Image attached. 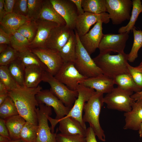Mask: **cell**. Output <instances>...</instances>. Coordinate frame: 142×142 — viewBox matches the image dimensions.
I'll use <instances>...</instances> for the list:
<instances>
[{"mask_svg":"<svg viewBox=\"0 0 142 142\" xmlns=\"http://www.w3.org/2000/svg\"><path fill=\"white\" fill-rule=\"evenodd\" d=\"M42 90L39 85L31 88L20 86L8 92V96L14 102L19 114L26 121L36 126L38 125L36 107L39 104L36 96Z\"/></svg>","mask_w":142,"mask_h":142,"instance_id":"1","label":"cell"},{"mask_svg":"<svg viewBox=\"0 0 142 142\" xmlns=\"http://www.w3.org/2000/svg\"><path fill=\"white\" fill-rule=\"evenodd\" d=\"M128 58V54L124 52L115 55L99 53L93 59L103 74L114 79L120 75L129 73Z\"/></svg>","mask_w":142,"mask_h":142,"instance_id":"2","label":"cell"},{"mask_svg":"<svg viewBox=\"0 0 142 142\" xmlns=\"http://www.w3.org/2000/svg\"><path fill=\"white\" fill-rule=\"evenodd\" d=\"M103 94L96 92L85 103L83 116L84 122L89 123L90 127L100 140L105 141L104 131L100 125L99 117L102 107L104 104Z\"/></svg>","mask_w":142,"mask_h":142,"instance_id":"3","label":"cell"},{"mask_svg":"<svg viewBox=\"0 0 142 142\" xmlns=\"http://www.w3.org/2000/svg\"><path fill=\"white\" fill-rule=\"evenodd\" d=\"M75 31L77 37L76 58L74 62L75 67L81 74L87 78L103 74L101 70L82 45L77 32Z\"/></svg>","mask_w":142,"mask_h":142,"instance_id":"4","label":"cell"},{"mask_svg":"<svg viewBox=\"0 0 142 142\" xmlns=\"http://www.w3.org/2000/svg\"><path fill=\"white\" fill-rule=\"evenodd\" d=\"M36 98L39 104H44L52 107L55 113V119L49 116L48 120L51 125V130L54 133V128L58 121L67 115L71 109L65 106L50 90H42L36 95Z\"/></svg>","mask_w":142,"mask_h":142,"instance_id":"5","label":"cell"},{"mask_svg":"<svg viewBox=\"0 0 142 142\" xmlns=\"http://www.w3.org/2000/svg\"><path fill=\"white\" fill-rule=\"evenodd\" d=\"M133 93V92L118 87L114 88L104 97L103 102L109 109L128 112L131 110L132 104L135 101L131 97Z\"/></svg>","mask_w":142,"mask_h":142,"instance_id":"6","label":"cell"},{"mask_svg":"<svg viewBox=\"0 0 142 142\" xmlns=\"http://www.w3.org/2000/svg\"><path fill=\"white\" fill-rule=\"evenodd\" d=\"M42 81L48 83L50 91L65 106L71 109L72 108L78 96L77 90L70 89L47 71L44 74Z\"/></svg>","mask_w":142,"mask_h":142,"instance_id":"7","label":"cell"},{"mask_svg":"<svg viewBox=\"0 0 142 142\" xmlns=\"http://www.w3.org/2000/svg\"><path fill=\"white\" fill-rule=\"evenodd\" d=\"M107 12L114 25H119L129 20L132 7L131 0H105Z\"/></svg>","mask_w":142,"mask_h":142,"instance_id":"8","label":"cell"},{"mask_svg":"<svg viewBox=\"0 0 142 142\" xmlns=\"http://www.w3.org/2000/svg\"><path fill=\"white\" fill-rule=\"evenodd\" d=\"M36 110L38 122L36 142H56L57 132L52 133L49 126L48 117L52 114L50 107L39 104Z\"/></svg>","mask_w":142,"mask_h":142,"instance_id":"9","label":"cell"},{"mask_svg":"<svg viewBox=\"0 0 142 142\" xmlns=\"http://www.w3.org/2000/svg\"><path fill=\"white\" fill-rule=\"evenodd\" d=\"M54 76L58 80L73 90H77L81 82L87 78L79 72L74 63L72 62L64 63Z\"/></svg>","mask_w":142,"mask_h":142,"instance_id":"10","label":"cell"},{"mask_svg":"<svg viewBox=\"0 0 142 142\" xmlns=\"http://www.w3.org/2000/svg\"><path fill=\"white\" fill-rule=\"evenodd\" d=\"M77 90L78 92V97L68 114L65 116L70 117L75 119L86 130L85 123L83 119V112L85 103L94 94L95 91L81 84L78 85Z\"/></svg>","mask_w":142,"mask_h":142,"instance_id":"11","label":"cell"},{"mask_svg":"<svg viewBox=\"0 0 142 142\" xmlns=\"http://www.w3.org/2000/svg\"><path fill=\"white\" fill-rule=\"evenodd\" d=\"M129 33H123L119 34H104L98 48L100 53L111 52L122 53L129 38Z\"/></svg>","mask_w":142,"mask_h":142,"instance_id":"12","label":"cell"},{"mask_svg":"<svg viewBox=\"0 0 142 142\" xmlns=\"http://www.w3.org/2000/svg\"><path fill=\"white\" fill-rule=\"evenodd\" d=\"M31 49L46 66L48 72L54 76L64 63L59 52L46 48Z\"/></svg>","mask_w":142,"mask_h":142,"instance_id":"13","label":"cell"},{"mask_svg":"<svg viewBox=\"0 0 142 142\" xmlns=\"http://www.w3.org/2000/svg\"><path fill=\"white\" fill-rule=\"evenodd\" d=\"M53 7L65 20L66 25L75 30L78 16L77 9L71 0H50Z\"/></svg>","mask_w":142,"mask_h":142,"instance_id":"14","label":"cell"},{"mask_svg":"<svg viewBox=\"0 0 142 142\" xmlns=\"http://www.w3.org/2000/svg\"><path fill=\"white\" fill-rule=\"evenodd\" d=\"M110 19L109 14L106 12L95 14L85 12L78 16L75 30L80 37L87 33L91 27L97 22L100 21L103 23L107 24L109 22Z\"/></svg>","mask_w":142,"mask_h":142,"instance_id":"15","label":"cell"},{"mask_svg":"<svg viewBox=\"0 0 142 142\" xmlns=\"http://www.w3.org/2000/svg\"><path fill=\"white\" fill-rule=\"evenodd\" d=\"M72 30L66 25L55 27L50 32L45 48L59 52L69 39Z\"/></svg>","mask_w":142,"mask_h":142,"instance_id":"16","label":"cell"},{"mask_svg":"<svg viewBox=\"0 0 142 142\" xmlns=\"http://www.w3.org/2000/svg\"><path fill=\"white\" fill-rule=\"evenodd\" d=\"M103 23L100 21L97 22L87 33L79 37L82 44L90 55L98 48L104 35L102 31Z\"/></svg>","mask_w":142,"mask_h":142,"instance_id":"17","label":"cell"},{"mask_svg":"<svg viewBox=\"0 0 142 142\" xmlns=\"http://www.w3.org/2000/svg\"><path fill=\"white\" fill-rule=\"evenodd\" d=\"M37 31L35 37L30 43V49L45 48L46 42L51 30L57 27L56 23L38 19L36 21Z\"/></svg>","mask_w":142,"mask_h":142,"instance_id":"18","label":"cell"},{"mask_svg":"<svg viewBox=\"0 0 142 142\" xmlns=\"http://www.w3.org/2000/svg\"><path fill=\"white\" fill-rule=\"evenodd\" d=\"M80 84L103 94L111 92L114 88L115 84L113 79L103 74L97 77L85 79Z\"/></svg>","mask_w":142,"mask_h":142,"instance_id":"19","label":"cell"},{"mask_svg":"<svg viewBox=\"0 0 142 142\" xmlns=\"http://www.w3.org/2000/svg\"><path fill=\"white\" fill-rule=\"evenodd\" d=\"M131 108L130 111L124 113L125 123L123 128L137 130L142 122V99L134 102Z\"/></svg>","mask_w":142,"mask_h":142,"instance_id":"20","label":"cell"},{"mask_svg":"<svg viewBox=\"0 0 142 142\" xmlns=\"http://www.w3.org/2000/svg\"><path fill=\"white\" fill-rule=\"evenodd\" d=\"M58 129L60 133L67 135H80L85 137L86 130L75 119L70 117L64 116L58 120Z\"/></svg>","mask_w":142,"mask_h":142,"instance_id":"21","label":"cell"},{"mask_svg":"<svg viewBox=\"0 0 142 142\" xmlns=\"http://www.w3.org/2000/svg\"><path fill=\"white\" fill-rule=\"evenodd\" d=\"M30 21L27 17L12 12L7 14L0 23V27L11 34L23 25Z\"/></svg>","mask_w":142,"mask_h":142,"instance_id":"22","label":"cell"},{"mask_svg":"<svg viewBox=\"0 0 142 142\" xmlns=\"http://www.w3.org/2000/svg\"><path fill=\"white\" fill-rule=\"evenodd\" d=\"M46 71H48L38 66L25 67L24 86L31 88L37 87L42 81L44 74Z\"/></svg>","mask_w":142,"mask_h":142,"instance_id":"23","label":"cell"},{"mask_svg":"<svg viewBox=\"0 0 142 142\" xmlns=\"http://www.w3.org/2000/svg\"><path fill=\"white\" fill-rule=\"evenodd\" d=\"M39 19L55 22L58 26L66 25L65 20L54 9L50 0H43L42 9Z\"/></svg>","mask_w":142,"mask_h":142,"instance_id":"24","label":"cell"},{"mask_svg":"<svg viewBox=\"0 0 142 142\" xmlns=\"http://www.w3.org/2000/svg\"><path fill=\"white\" fill-rule=\"evenodd\" d=\"M11 140L20 138L21 130L26 121L19 114L4 119Z\"/></svg>","mask_w":142,"mask_h":142,"instance_id":"25","label":"cell"},{"mask_svg":"<svg viewBox=\"0 0 142 142\" xmlns=\"http://www.w3.org/2000/svg\"><path fill=\"white\" fill-rule=\"evenodd\" d=\"M77 37L73 30L70 37L59 53L64 63H74L76 58Z\"/></svg>","mask_w":142,"mask_h":142,"instance_id":"26","label":"cell"},{"mask_svg":"<svg viewBox=\"0 0 142 142\" xmlns=\"http://www.w3.org/2000/svg\"><path fill=\"white\" fill-rule=\"evenodd\" d=\"M114 80L115 84L123 89L135 93L141 90L129 73L123 74L118 75L114 79Z\"/></svg>","mask_w":142,"mask_h":142,"instance_id":"27","label":"cell"},{"mask_svg":"<svg viewBox=\"0 0 142 142\" xmlns=\"http://www.w3.org/2000/svg\"><path fill=\"white\" fill-rule=\"evenodd\" d=\"M133 6L129 21L125 26L121 27L118 30L119 33H129L135 26V22L140 14L142 12V3L141 0H132Z\"/></svg>","mask_w":142,"mask_h":142,"instance_id":"28","label":"cell"},{"mask_svg":"<svg viewBox=\"0 0 142 142\" xmlns=\"http://www.w3.org/2000/svg\"><path fill=\"white\" fill-rule=\"evenodd\" d=\"M8 70L12 76L21 86H24L25 68L24 65L18 58L8 66Z\"/></svg>","mask_w":142,"mask_h":142,"instance_id":"29","label":"cell"},{"mask_svg":"<svg viewBox=\"0 0 142 142\" xmlns=\"http://www.w3.org/2000/svg\"><path fill=\"white\" fill-rule=\"evenodd\" d=\"M18 58L25 67L31 66H38L48 71L46 66L40 61L38 57L31 51V49L22 52H19Z\"/></svg>","mask_w":142,"mask_h":142,"instance_id":"30","label":"cell"},{"mask_svg":"<svg viewBox=\"0 0 142 142\" xmlns=\"http://www.w3.org/2000/svg\"><path fill=\"white\" fill-rule=\"evenodd\" d=\"M82 5L84 12L100 14L107 12L105 0H82Z\"/></svg>","mask_w":142,"mask_h":142,"instance_id":"31","label":"cell"},{"mask_svg":"<svg viewBox=\"0 0 142 142\" xmlns=\"http://www.w3.org/2000/svg\"><path fill=\"white\" fill-rule=\"evenodd\" d=\"M12 47L19 52L31 49L30 42L26 37L17 31L10 34Z\"/></svg>","mask_w":142,"mask_h":142,"instance_id":"32","label":"cell"},{"mask_svg":"<svg viewBox=\"0 0 142 142\" xmlns=\"http://www.w3.org/2000/svg\"><path fill=\"white\" fill-rule=\"evenodd\" d=\"M134 27L132 30L134 41L131 50L128 54V61L133 62L138 56V52L142 47V31L138 30Z\"/></svg>","mask_w":142,"mask_h":142,"instance_id":"33","label":"cell"},{"mask_svg":"<svg viewBox=\"0 0 142 142\" xmlns=\"http://www.w3.org/2000/svg\"><path fill=\"white\" fill-rule=\"evenodd\" d=\"M19 114L16 105L12 99L8 96L0 105V118L5 119Z\"/></svg>","mask_w":142,"mask_h":142,"instance_id":"34","label":"cell"},{"mask_svg":"<svg viewBox=\"0 0 142 142\" xmlns=\"http://www.w3.org/2000/svg\"><path fill=\"white\" fill-rule=\"evenodd\" d=\"M0 81L6 86L8 91L21 86L12 76L7 66L0 65Z\"/></svg>","mask_w":142,"mask_h":142,"instance_id":"35","label":"cell"},{"mask_svg":"<svg viewBox=\"0 0 142 142\" xmlns=\"http://www.w3.org/2000/svg\"><path fill=\"white\" fill-rule=\"evenodd\" d=\"M38 126L26 121L20 134V138L25 142H36Z\"/></svg>","mask_w":142,"mask_h":142,"instance_id":"36","label":"cell"},{"mask_svg":"<svg viewBox=\"0 0 142 142\" xmlns=\"http://www.w3.org/2000/svg\"><path fill=\"white\" fill-rule=\"evenodd\" d=\"M42 0H28L27 17L31 21L39 19L42 6Z\"/></svg>","mask_w":142,"mask_h":142,"instance_id":"37","label":"cell"},{"mask_svg":"<svg viewBox=\"0 0 142 142\" xmlns=\"http://www.w3.org/2000/svg\"><path fill=\"white\" fill-rule=\"evenodd\" d=\"M37 31L36 21H30L23 25L17 31L26 38L31 43L34 39Z\"/></svg>","mask_w":142,"mask_h":142,"instance_id":"38","label":"cell"},{"mask_svg":"<svg viewBox=\"0 0 142 142\" xmlns=\"http://www.w3.org/2000/svg\"><path fill=\"white\" fill-rule=\"evenodd\" d=\"M19 52L11 47L7 48L0 54V65L8 66L18 58Z\"/></svg>","mask_w":142,"mask_h":142,"instance_id":"39","label":"cell"},{"mask_svg":"<svg viewBox=\"0 0 142 142\" xmlns=\"http://www.w3.org/2000/svg\"><path fill=\"white\" fill-rule=\"evenodd\" d=\"M56 142H86L85 137L80 135H67L61 133L57 134Z\"/></svg>","mask_w":142,"mask_h":142,"instance_id":"40","label":"cell"},{"mask_svg":"<svg viewBox=\"0 0 142 142\" xmlns=\"http://www.w3.org/2000/svg\"><path fill=\"white\" fill-rule=\"evenodd\" d=\"M27 9L28 0H16L13 12L27 17Z\"/></svg>","mask_w":142,"mask_h":142,"instance_id":"41","label":"cell"},{"mask_svg":"<svg viewBox=\"0 0 142 142\" xmlns=\"http://www.w3.org/2000/svg\"><path fill=\"white\" fill-rule=\"evenodd\" d=\"M129 74L136 84L142 90V72L137 70L135 67L128 63Z\"/></svg>","mask_w":142,"mask_h":142,"instance_id":"42","label":"cell"},{"mask_svg":"<svg viewBox=\"0 0 142 142\" xmlns=\"http://www.w3.org/2000/svg\"><path fill=\"white\" fill-rule=\"evenodd\" d=\"M11 44L10 35L7 33L1 27L0 28V44Z\"/></svg>","mask_w":142,"mask_h":142,"instance_id":"43","label":"cell"},{"mask_svg":"<svg viewBox=\"0 0 142 142\" xmlns=\"http://www.w3.org/2000/svg\"><path fill=\"white\" fill-rule=\"evenodd\" d=\"M96 135L93 129L90 126L86 130V142H97Z\"/></svg>","mask_w":142,"mask_h":142,"instance_id":"44","label":"cell"},{"mask_svg":"<svg viewBox=\"0 0 142 142\" xmlns=\"http://www.w3.org/2000/svg\"><path fill=\"white\" fill-rule=\"evenodd\" d=\"M0 135L11 140L8 131L6 124L5 120L1 118L0 119Z\"/></svg>","mask_w":142,"mask_h":142,"instance_id":"45","label":"cell"},{"mask_svg":"<svg viewBox=\"0 0 142 142\" xmlns=\"http://www.w3.org/2000/svg\"><path fill=\"white\" fill-rule=\"evenodd\" d=\"M16 1V0H4V8L7 14L13 12Z\"/></svg>","mask_w":142,"mask_h":142,"instance_id":"46","label":"cell"},{"mask_svg":"<svg viewBox=\"0 0 142 142\" xmlns=\"http://www.w3.org/2000/svg\"><path fill=\"white\" fill-rule=\"evenodd\" d=\"M74 4L76 7L78 15H81L84 13L82 5V0H71Z\"/></svg>","mask_w":142,"mask_h":142,"instance_id":"47","label":"cell"},{"mask_svg":"<svg viewBox=\"0 0 142 142\" xmlns=\"http://www.w3.org/2000/svg\"><path fill=\"white\" fill-rule=\"evenodd\" d=\"M3 2L4 0H0V22L7 14L4 8Z\"/></svg>","mask_w":142,"mask_h":142,"instance_id":"48","label":"cell"},{"mask_svg":"<svg viewBox=\"0 0 142 142\" xmlns=\"http://www.w3.org/2000/svg\"><path fill=\"white\" fill-rule=\"evenodd\" d=\"M131 97L135 101L142 99V90L139 92L133 94L131 95Z\"/></svg>","mask_w":142,"mask_h":142,"instance_id":"49","label":"cell"},{"mask_svg":"<svg viewBox=\"0 0 142 142\" xmlns=\"http://www.w3.org/2000/svg\"><path fill=\"white\" fill-rule=\"evenodd\" d=\"M8 90L4 84L0 81V94L8 93Z\"/></svg>","mask_w":142,"mask_h":142,"instance_id":"50","label":"cell"},{"mask_svg":"<svg viewBox=\"0 0 142 142\" xmlns=\"http://www.w3.org/2000/svg\"><path fill=\"white\" fill-rule=\"evenodd\" d=\"M8 96V93L0 94V105L3 102Z\"/></svg>","mask_w":142,"mask_h":142,"instance_id":"51","label":"cell"},{"mask_svg":"<svg viewBox=\"0 0 142 142\" xmlns=\"http://www.w3.org/2000/svg\"><path fill=\"white\" fill-rule=\"evenodd\" d=\"M11 140L6 137L0 135V142H8Z\"/></svg>","mask_w":142,"mask_h":142,"instance_id":"52","label":"cell"},{"mask_svg":"<svg viewBox=\"0 0 142 142\" xmlns=\"http://www.w3.org/2000/svg\"><path fill=\"white\" fill-rule=\"evenodd\" d=\"M7 44H0V53L4 51L8 47Z\"/></svg>","mask_w":142,"mask_h":142,"instance_id":"53","label":"cell"},{"mask_svg":"<svg viewBox=\"0 0 142 142\" xmlns=\"http://www.w3.org/2000/svg\"><path fill=\"white\" fill-rule=\"evenodd\" d=\"M138 130L140 137H142V122L140 125Z\"/></svg>","mask_w":142,"mask_h":142,"instance_id":"54","label":"cell"},{"mask_svg":"<svg viewBox=\"0 0 142 142\" xmlns=\"http://www.w3.org/2000/svg\"><path fill=\"white\" fill-rule=\"evenodd\" d=\"M135 67L137 70L142 72V61L138 66Z\"/></svg>","mask_w":142,"mask_h":142,"instance_id":"55","label":"cell"},{"mask_svg":"<svg viewBox=\"0 0 142 142\" xmlns=\"http://www.w3.org/2000/svg\"><path fill=\"white\" fill-rule=\"evenodd\" d=\"M8 142H25L21 139L15 140H12Z\"/></svg>","mask_w":142,"mask_h":142,"instance_id":"56","label":"cell"}]
</instances>
